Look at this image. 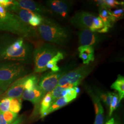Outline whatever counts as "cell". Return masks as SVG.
I'll list each match as a JSON object with an SVG mask.
<instances>
[{"label": "cell", "instance_id": "cell-40", "mask_svg": "<svg viewBox=\"0 0 124 124\" xmlns=\"http://www.w3.org/2000/svg\"><path fill=\"white\" fill-rule=\"evenodd\" d=\"M115 124H121L120 122L118 120H117L116 121H115Z\"/></svg>", "mask_w": 124, "mask_h": 124}, {"label": "cell", "instance_id": "cell-31", "mask_svg": "<svg viewBox=\"0 0 124 124\" xmlns=\"http://www.w3.org/2000/svg\"><path fill=\"white\" fill-rule=\"evenodd\" d=\"M11 98H2L0 101V111L5 112L9 111L10 103Z\"/></svg>", "mask_w": 124, "mask_h": 124}, {"label": "cell", "instance_id": "cell-17", "mask_svg": "<svg viewBox=\"0 0 124 124\" xmlns=\"http://www.w3.org/2000/svg\"><path fill=\"white\" fill-rule=\"evenodd\" d=\"M93 91L98 96V97L103 102L107 107H109L113 99L114 93L110 92H104L98 88L97 87H94Z\"/></svg>", "mask_w": 124, "mask_h": 124}, {"label": "cell", "instance_id": "cell-21", "mask_svg": "<svg viewBox=\"0 0 124 124\" xmlns=\"http://www.w3.org/2000/svg\"><path fill=\"white\" fill-rule=\"evenodd\" d=\"M109 10L105 8H99V17L102 19L105 26L110 28L113 25L114 21L109 13Z\"/></svg>", "mask_w": 124, "mask_h": 124}, {"label": "cell", "instance_id": "cell-18", "mask_svg": "<svg viewBox=\"0 0 124 124\" xmlns=\"http://www.w3.org/2000/svg\"><path fill=\"white\" fill-rule=\"evenodd\" d=\"M52 97L51 92L46 93L40 102V114L41 118L45 117L46 113L49 109L52 104Z\"/></svg>", "mask_w": 124, "mask_h": 124}, {"label": "cell", "instance_id": "cell-25", "mask_svg": "<svg viewBox=\"0 0 124 124\" xmlns=\"http://www.w3.org/2000/svg\"><path fill=\"white\" fill-rule=\"evenodd\" d=\"M69 89H65L59 86H57L53 91L50 92L52 97L53 103L58 98L63 97L66 94Z\"/></svg>", "mask_w": 124, "mask_h": 124}, {"label": "cell", "instance_id": "cell-26", "mask_svg": "<svg viewBox=\"0 0 124 124\" xmlns=\"http://www.w3.org/2000/svg\"><path fill=\"white\" fill-rule=\"evenodd\" d=\"M120 101L118 94L114 93L113 99L109 107V117H111L113 112L119 106Z\"/></svg>", "mask_w": 124, "mask_h": 124}, {"label": "cell", "instance_id": "cell-4", "mask_svg": "<svg viewBox=\"0 0 124 124\" xmlns=\"http://www.w3.org/2000/svg\"><path fill=\"white\" fill-rule=\"evenodd\" d=\"M27 73L26 67L19 62H0V89L6 92L14 81L27 75Z\"/></svg>", "mask_w": 124, "mask_h": 124}, {"label": "cell", "instance_id": "cell-35", "mask_svg": "<svg viewBox=\"0 0 124 124\" xmlns=\"http://www.w3.org/2000/svg\"><path fill=\"white\" fill-rule=\"evenodd\" d=\"M94 1L97 3V6L99 7V8H105L109 10L105 1V0H95Z\"/></svg>", "mask_w": 124, "mask_h": 124}, {"label": "cell", "instance_id": "cell-30", "mask_svg": "<svg viewBox=\"0 0 124 124\" xmlns=\"http://www.w3.org/2000/svg\"><path fill=\"white\" fill-rule=\"evenodd\" d=\"M3 115L5 120L9 124L13 123L18 117V114L10 111L3 112Z\"/></svg>", "mask_w": 124, "mask_h": 124}, {"label": "cell", "instance_id": "cell-38", "mask_svg": "<svg viewBox=\"0 0 124 124\" xmlns=\"http://www.w3.org/2000/svg\"><path fill=\"white\" fill-rule=\"evenodd\" d=\"M115 121L114 118H111V119L108 120L105 124H115Z\"/></svg>", "mask_w": 124, "mask_h": 124}, {"label": "cell", "instance_id": "cell-22", "mask_svg": "<svg viewBox=\"0 0 124 124\" xmlns=\"http://www.w3.org/2000/svg\"><path fill=\"white\" fill-rule=\"evenodd\" d=\"M69 103L70 102L67 100L66 98L64 97L58 98L52 104L49 109L46 113L45 115V117L54 111L58 110L59 109L62 108L63 107L65 106Z\"/></svg>", "mask_w": 124, "mask_h": 124}, {"label": "cell", "instance_id": "cell-11", "mask_svg": "<svg viewBox=\"0 0 124 124\" xmlns=\"http://www.w3.org/2000/svg\"><path fill=\"white\" fill-rule=\"evenodd\" d=\"M13 4L20 8L26 9L33 13L43 15H53V13L47 8L31 0H13ZM44 17V16H43Z\"/></svg>", "mask_w": 124, "mask_h": 124}, {"label": "cell", "instance_id": "cell-15", "mask_svg": "<svg viewBox=\"0 0 124 124\" xmlns=\"http://www.w3.org/2000/svg\"><path fill=\"white\" fill-rule=\"evenodd\" d=\"M6 10L11 13L17 15L22 21L28 24L31 18L35 14V13H33L31 11L20 8L14 4Z\"/></svg>", "mask_w": 124, "mask_h": 124}, {"label": "cell", "instance_id": "cell-29", "mask_svg": "<svg viewBox=\"0 0 124 124\" xmlns=\"http://www.w3.org/2000/svg\"><path fill=\"white\" fill-rule=\"evenodd\" d=\"M109 13L113 18L114 21H118L122 19L124 17V10L123 8H120L115 10L113 12L109 10Z\"/></svg>", "mask_w": 124, "mask_h": 124}, {"label": "cell", "instance_id": "cell-8", "mask_svg": "<svg viewBox=\"0 0 124 124\" xmlns=\"http://www.w3.org/2000/svg\"><path fill=\"white\" fill-rule=\"evenodd\" d=\"M67 72L65 69L60 70L58 72H46L40 77L38 85L40 89L46 94L53 91L57 86L61 77Z\"/></svg>", "mask_w": 124, "mask_h": 124}, {"label": "cell", "instance_id": "cell-10", "mask_svg": "<svg viewBox=\"0 0 124 124\" xmlns=\"http://www.w3.org/2000/svg\"><path fill=\"white\" fill-rule=\"evenodd\" d=\"M96 17V15L92 13L85 11H78L70 18V22L73 26L79 30L90 29Z\"/></svg>", "mask_w": 124, "mask_h": 124}, {"label": "cell", "instance_id": "cell-34", "mask_svg": "<svg viewBox=\"0 0 124 124\" xmlns=\"http://www.w3.org/2000/svg\"><path fill=\"white\" fill-rule=\"evenodd\" d=\"M13 4L12 0H0V7L7 9Z\"/></svg>", "mask_w": 124, "mask_h": 124}, {"label": "cell", "instance_id": "cell-33", "mask_svg": "<svg viewBox=\"0 0 124 124\" xmlns=\"http://www.w3.org/2000/svg\"><path fill=\"white\" fill-rule=\"evenodd\" d=\"M105 1L109 10L111 8H117L120 6L124 5V2H120L116 0H105Z\"/></svg>", "mask_w": 124, "mask_h": 124}, {"label": "cell", "instance_id": "cell-13", "mask_svg": "<svg viewBox=\"0 0 124 124\" xmlns=\"http://www.w3.org/2000/svg\"><path fill=\"white\" fill-rule=\"evenodd\" d=\"M28 75L21 77L14 81L3 94L1 98H21L24 91V84Z\"/></svg>", "mask_w": 124, "mask_h": 124}, {"label": "cell", "instance_id": "cell-23", "mask_svg": "<svg viewBox=\"0 0 124 124\" xmlns=\"http://www.w3.org/2000/svg\"><path fill=\"white\" fill-rule=\"evenodd\" d=\"M39 78L37 75H29L24 84V90L30 91L38 85Z\"/></svg>", "mask_w": 124, "mask_h": 124}, {"label": "cell", "instance_id": "cell-16", "mask_svg": "<svg viewBox=\"0 0 124 124\" xmlns=\"http://www.w3.org/2000/svg\"><path fill=\"white\" fill-rule=\"evenodd\" d=\"M78 50L79 52V57L82 59L84 64L87 65L94 61V49L92 47L80 46Z\"/></svg>", "mask_w": 124, "mask_h": 124}, {"label": "cell", "instance_id": "cell-5", "mask_svg": "<svg viewBox=\"0 0 124 124\" xmlns=\"http://www.w3.org/2000/svg\"><path fill=\"white\" fill-rule=\"evenodd\" d=\"M96 64L92 62L81 65L67 72L62 75L58 82L57 86L65 89H71L78 86L81 82L93 70Z\"/></svg>", "mask_w": 124, "mask_h": 124}, {"label": "cell", "instance_id": "cell-6", "mask_svg": "<svg viewBox=\"0 0 124 124\" xmlns=\"http://www.w3.org/2000/svg\"><path fill=\"white\" fill-rule=\"evenodd\" d=\"M59 51L57 46L48 43L41 45L34 49L33 53V61L35 64L34 73L46 71L47 63Z\"/></svg>", "mask_w": 124, "mask_h": 124}, {"label": "cell", "instance_id": "cell-36", "mask_svg": "<svg viewBox=\"0 0 124 124\" xmlns=\"http://www.w3.org/2000/svg\"><path fill=\"white\" fill-rule=\"evenodd\" d=\"M24 120V117L22 115L20 116L19 117L18 116L17 119L11 124H23Z\"/></svg>", "mask_w": 124, "mask_h": 124}, {"label": "cell", "instance_id": "cell-14", "mask_svg": "<svg viewBox=\"0 0 124 124\" xmlns=\"http://www.w3.org/2000/svg\"><path fill=\"white\" fill-rule=\"evenodd\" d=\"M46 94L42 91L38 85L33 90L30 91L24 90L21 98L23 100L29 101L34 105H37L41 101Z\"/></svg>", "mask_w": 124, "mask_h": 124}, {"label": "cell", "instance_id": "cell-9", "mask_svg": "<svg viewBox=\"0 0 124 124\" xmlns=\"http://www.w3.org/2000/svg\"><path fill=\"white\" fill-rule=\"evenodd\" d=\"M47 8L60 18H68L73 8V2L65 0H48L45 1Z\"/></svg>", "mask_w": 124, "mask_h": 124}, {"label": "cell", "instance_id": "cell-28", "mask_svg": "<svg viewBox=\"0 0 124 124\" xmlns=\"http://www.w3.org/2000/svg\"><path fill=\"white\" fill-rule=\"evenodd\" d=\"M44 18V17L35 13L34 16L31 18L29 24L33 27L39 26L43 22Z\"/></svg>", "mask_w": 124, "mask_h": 124}, {"label": "cell", "instance_id": "cell-19", "mask_svg": "<svg viewBox=\"0 0 124 124\" xmlns=\"http://www.w3.org/2000/svg\"><path fill=\"white\" fill-rule=\"evenodd\" d=\"M64 58V53L61 51L58 52L57 54L53 57L46 64V68L47 70L50 69L53 72H58L60 69L58 66V62L63 59Z\"/></svg>", "mask_w": 124, "mask_h": 124}, {"label": "cell", "instance_id": "cell-1", "mask_svg": "<svg viewBox=\"0 0 124 124\" xmlns=\"http://www.w3.org/2000/svg\"><path fill=\"white\" fill-rule=\"evenodd\" d=\"M34 46L22 38L4 34L0 35V62L15 61L23 64L31 63Z\"/></svg>", "mask_w": 124, "mask_h": 124}, {"label": "cell", "instance_id": "cell-20", "mask_svg": "<svg viewBox=\"0 0 124 124\" xmlns=\"http://www.w3.org/2000/svg\"><path fill=\"white\" fill-rule=\"evenodd\" d=\"M111 89L115 90L118 93L120 100L121 101L124 98V77L119 75L115 81L110 86Z\"/></svg>", "mask_w": 124, "mask_h": 124}, {"label": "cell", "instance_id": "cell-24", "mask_svg": "<svg viewBox=\"0 0 124 124\" xmlns=\"http://www.w3.org/2000/svg\"><path fill=\"white\" fill-rule=\"evenodd\" d=\"M22 104V98H11L9 106V111L18 114L21 109Z\"/></svg>", "mask_w": 124, "mask_h": 124}, {"label": "cell", "instance_id": "cell-27", "mask_svg": "<svg viewBox=\"0 0 124 124\" xmlns=\"http://www.w3.org/2000/svg\"><path fill=\"white\" fill-rule=\"evenodd\" d=\"M104 26V24L102 19L99 16H97L94 18L92 26L90 30L93 32H97V31L101 30Z\"/></svg>", "mask_w": 124, "mask_h": 124}, {"label": "cell", "instance_id": "cell-2", "mask_svg": "<svg viewBox=\"0 0 124 124\" xmlns=\"http://www.w3.org/2000/svg\"><path fill=\"white\" fill-rule=\"evenodd\" d=\"M0 31L10 32L27 40L38 37L36 29L23 22L18 16L0 7Z\"/></svg>", "mask_w": 124, "mask_h": 124}, {"label": "cell", "instance_id": "cell-3", "mask_svg": "<svg viewBox=\"0 0 124 124\" xmlns=\"http://www.w3.org/2000/svg\"><path fill=\"white\" fill-rule=\"evenodd\" d=\"M36 31L42 40L52 44L65 46L71 39L70 30L50 18L44 17Z\"/></svg>", "mask_w": 124, "mask_h": 124}, {"label": "cell", "instance_id": "cell-7", "mask_svg": "<svg viewBox=\"0 0 124 124\" xmlns=\"http://www.w3.org/2000/svg\"><path fill=\"white\" fill-rule=\"evenodd\" d=\"M77 35L80 46H90L94 49L97 48L100 46L108 38L103 34L93 32L89 29L79 30L77 32Z\"/></svg>", "mask_w": 124, "mask_h": 124}, {"label": "cell", "instance_id": "cell-39", "mask_svg": "<svg viewBox=\"0 0 124 124\" xmlns=\"http://www.w3.org/2000/svg\"><path fill=\"white\" fill-rule=\"evenodd\" d=\"M3 92L0 89V98H1L2 95L3 94Z\"/></svg>", "mask_w": 124, "mask_h": 124}, {"label": "cell", "instance_id": "cell-32", "mask_svg": "<svg viewBox=\"0 0 124 124\" xmlns=\"http://www.w3.org/2000/svg\"><path fill=\"white\" fill-rule=\"evenodd\" d=\"M78 94V93L76 92L75 89L73 88L69 89L66 94L63 97L66 98L67 100L69 102H70L77 98Z\"/></svg>", "mask_w": 124, "mask_h": 124}, {"label": "cell", "instance_id": "cell-37", "mask_svg": "<svg viewBox=\"0 0 124 124\" xmlns=\"http://www.w3.org/2000/svg\"><path fill=\"white\" fill-rule=\"evenodd\" d=\"M0 124H9L5 120L3 112L0 111Z\"/></svg>", "mask_w": 124, "mask_h": 124}, {"label": "cell", "instance_id": "cell-12", "mask_svg": "<svg viewBox=\"0 0 124 124\" xmlns=\"http://www.w3.org/2000/svg\"><path fill=\"white\" fill-rule=\"evenodd\" d=\"M85 89L93 102L95 111V119L94 124H104V109L101 100L93 90L88 85H85Z\"/></svg>", "mask_w": 124, "mask_h": 124}]
</instances>
